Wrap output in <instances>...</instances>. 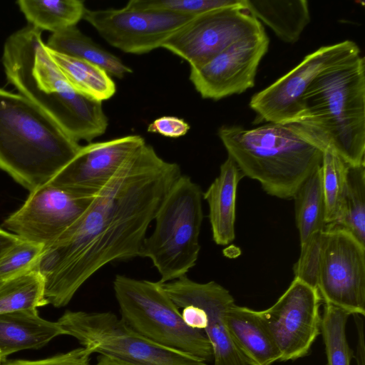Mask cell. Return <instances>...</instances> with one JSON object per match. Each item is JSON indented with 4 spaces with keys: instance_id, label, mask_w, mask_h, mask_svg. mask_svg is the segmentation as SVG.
Returning <instances> with one entry per match:
<instances>
[{
    "instance_id": "1",
    "label": "cell",
    "mask_w": 365,
    "mask_h": 365,
    "mask_svg": "<svg viewBox=\"0 0 365 365\" xmlns=\"http://www.w3.org/2000/svg\"><path fill=\"white\" fill-rule=\"evenodd\" d=\"M181 175L177 163L145 143L95 195L79 221L43 249L32 270L44 279L48 304L65 307L103 266L139 257L150 224Z\"/></svg>"
},
{
    "instance_id": "2",
    "label": "cell",
    "mask_w": 365,
    "mask_h": 365,
    "mask_svg": "<svg viewBox=\"0 0 365 365\" xmlns=\"http://www.w3.org/2000/svg\"><path fill=\"white\" fill-rule=\"evenodd\" d=\"M2 62L8 81L78 143L103 135L108 120L102 102L76 92L48 54L41 31L29 25L10 35Z\"/></svg>"
},
{
    "instance_id": "3",
    "label": "cell",
    "mask_w": 365,
    "mask_h": 365,
    "mask_svg": "<svg viewBox=\"0 0 365 365\" xmlns=\"http://www.w3.org/2000/svg\"><path fill=\"white\" fill-rule=\"evenodd\" d=\"M218 136L244 176L282 199H293L302 183L321 166L325 148L297 123H268L253 129L223 125Z\"/></svg>"
},
{
    "instance_id": "4",
    "label": "cell",
    "mask_w": 365,
    "mask_h": 365,
    "mask_svg": "<svg viewBox=\"0 0 365 365\" xmlns=\"http://www.w3.org/2000/svg\"><path fill=\"white\" fill-rule=\"evenodd\" d=\"M81 148L26 98L0 88V169L22 186L48 184Z\"/></svg>"
},
{
    "instance_id": "5",
    "label": "cell",
    "mask_w": 365,
    "mask_h": 365,
    "mask_svg": "<svg viewBox=\"0 0 365 365\" xmlns=\"http://www.w3.org/2000/svg\"><path fill=\"white\" fill-rule=\"evenodd\" d=\"M348 164L365 163V61L362 56L321 73L294 123Z\"/></svg>"
},
{
    "instance_id": "6",
    "label": "cell",
    "mask_w": 365,
    "mask_h": 365,
    "mask_svg": "<svg viewBox=\"0 0 365 365\" xmlns=\"http://www.w3.org/2000/svg\"><path fill=\"white\" fill-rule=\"evenodd\" d=\"M202 200L200 187L182 174L155 214V228L143 240L139 257L152 261L161 283L187 275L196 264L203 220Z\"/></svg>"
},
{
    "instance_id": "7",
    "label": "cell",
    "mask_w": 365,
    "mask_h": 365,
    "mask_svg": "<svg viewBox=\"0 0 365 365\" xmlns=\"http://www.w3.org/2000/svg\"><path fill=\"white\" fill-rule=\"evenodd\" d=\"M113 284L120 319L134 331L205 362L213 359L205 333L185 323L163 283L117 274Z\"/></svg>"
},
{
    "instance_id": "8",
    "label": "cell",
    "mask_w": 365,
    "mask_h": 365,
    "mask_svg": "<svg viewBox=\"0 0 365 365\" xmlns=\"http://www.w3.org/2000/svg\"><path fill=\"white\" fill-rule=\"evenodd\" d=\"M57 323L65 335L73 336L93 354L125 365H207L138 334L111 312L66 311Z\"/></svg>"
},
{
    "instance_id": "9",
    "label": "cell",
    "mask_w": 365,
    "mask_h": 365,
    "mask_svg": "<svg viewBox=\"0 0 365 365\" xmlns=\"http://www.w3.org/2000/svg\"><path fill=\"white\" fill-rule=\"evenodd\" d=\"M315 280L324 303L364 317L365 246L349 232L326 227L319 245Z\"/></svg>"
},
{
    "instance_id": "10",
    "label": "cell",
    "mask_w": 365,
    "mask_h": 365,
    "mask_svg": "<svg viewBox=\"0 0 365 365\" xmlns=\"http://www.w3.org/2000/svg\"><path fill=\"white\" fill-rule=\"evenodd\" d=\"M360 55L359 46L351 41L322 46L307 55L284 76L255 93L250 106L268 123H294L302 111V98L312 83L325 71Z\"/></svg>"
},
{
    "instance_id": "11",
    "label": "cell",
    "mask_w": 365,
    "mask_h": 365,
    "mask_svg": "<svg viewBox=\"0 0 365 365\" xmlns=\"http://www.w3.org/2000/svg\"><path fill=\"white\" fill-rule=\"evenodd\" d=\"M322 299L319 291L294 277L270 307L257 311L279 354V361L307 355L320 334Z\"/></svg>"
},
{
    "instance_id": "12",
    "label": "cell",
    "mask_w": 365,
    "mask_h": 365,
    "mask_svg": "<svg viewBox=\"0 0 365 365\" xmlns=\"http://www.w3.org/2000/svg\"><path fill=\"white\" fill-rule=\"evenodd\" d=\"M264 32L262 24L243 7L222 8L195 16L162 48L195 66L239 41Z\"/></svg>"
},
{
    "instance_id": "13",
    "label": "cell",
    "mask_w": 365,
    "mask_h": 365,
    "mask_svg": "<svg viewBox=\"0 0 365 365\" xmlns=\"http://www.w3.org/2000/svg\"><path fill=\"white\" fill-rule=\"evenodd\" d=\"M94 197L80 196L48 183L30 192L23 205L5 220L4 226L21 240L44 248L79 221Z\"/></svg>"
},
{
    "instance_id": "14",
    "label": "cell",
    "mask_w": 365,
    "mask_h": 365,
    "mask_svg": "<svg viewBox=\"0 0 365 365\" xmlns=\"http://www.w3.org/2000/svg\"><path fill=\"white\" fill-rule=\"evenodd\" d=\"M194 17L125 6L122 9H86L83 19L112 46L125 53L143 54L162 47Z\"/></svg>"
},
{
    "instance_id": "15",
    "label": "cell",
    "mask_w": 365,
    "mask_h": 365,
    "mask_svg": "<svg viewBox=\"0 0 365 365\" xmlns=\"http://www.w3.org/2000/svg\"><path fill=\"white\" fill-rule=\"evenodd\" d=\"M269 43L265 32L239 41L207 61L190 66V80L203 98L217 101L245 92L255 85Z\"/></svg>"
},
{
    "instance_id": "16",
    "label": "cell",
    "mask_w": 365,
    "mask_h": 365,
    "mask_svg": "<svg viewBox=\"0 0 365 365\" xmlns=\"http://www.w3.org/2000/svg\"><path fill=\"white\" fill-rule=\"evenodd\" d=\"M130 135L81 145L71 160L48 182L83 197H94L145 144Z\"/></svg>"
},
{
    "instance_id": "17",
    "label": "cell",
    "mask_w": 365,
    "mask_h": 365,
    "mask_svg": "<svg viewBox=\"0 0 365 365\" xmlns=\"http://www.w3.org/2000/svg\"><path fill=\"white\" fill-rule=\"evenodd\" d=\"M163 286L179 309L194 306L202 311V330L212 348L214 365H247L225 327V311L235 303L227 289L214 281L197 282L187 275Z\"/></svg>"
},
{
    "instance_id": "18",
    "label": "cell",
    "mask_w": 365,
    "mask_h": 365,
    "mask_svg": "<svg viewBox=\"0 0 365 365\" xmlns=\"http://www.w3.org/2000/svg\"><path fill=\"white\" fill-rule=\"evenodd\" d=\"M293 199L301 247L294 269L307 272L317 264L321 235L327 227L321 166L302 183Z\"/></svg>"
},
{
    "instance_id": "19",
    "label": "cell",
    "mask_w": 365,
    "mask_h": 365,
    "mask_svg": "<svg viewBox=\"0 0 365 365\" xmlns=\"http://www.w3.org/2000/svg\"><path fill=\"white\" fill-rule=\"evenodd\" d=\"M224 320L234 346L247 365H272L280 360L279 352L256 310L234 303L225 311Z\"/></svg>"
},
{
    "instance_id": "20",
    "label": "cell",
    "mask_w": 365,
    "mask_h": 365,
    "mask_svg": "<svg viewBox=\"0 0 365 365\" xmlns=\"http://www.w3.org/2000/svg\"><path fill=\"white\" fill-rule=\"evenodd\" d=\"M65 335L57 322L40 317L37 309L0 314V365L17 351L38 349Z\"/></svg>"
},
{
    "instance_id": "21",
    "label": "cell",
    "mask_w": 365,
    "mask_h": 365,
    "mask_svg": "<svg viewBox=\"0 0 365 365\" xmlns=\"http://www.w3.org/2000/svg\"><path fill=\"white\" fill-rule=\"evenodd\" d=\"M244 177L235 162L228 156L220 166L219 175L202 192L209 206L212 239L217 245H227L235 240L237 188Z\"/></svg>"
},
{
    "instance_id": "22",
    "label": "cell",
    "mask_w": 365,
    "mask_h": 365,
    "mask_svg": "<svg viewBox=\"0 0 365 365\" xmlns=\"http://www.w3.org/2000/svg\"><path fill=\"white\" fill-rule=\"evenodd\" d=\"M244 9L289 43L299 39L311 19L305 0H244Z\"/></svg>"
},
{
    "instance_id": "23",
    "label": "cell",
    "mask_w": 365,
    "mask_h": 365,
    "mask_svg": "<svg viewBox=\"0 0 365 365\" xmlns=\"http://www.w3.org/2000/svg\"><path fill=\"white\" fill-rule=\"evenodd\" d=\"M46 45L58 53L96 64L118 78L133 72L120 58L96 43L76 26L53 33Z\"/></svg>"
},
{
    "instance_id": "24",
    "label": "cell",
    "mask_w": 365,
    "mask_h": 365,
    "mask_svg": "<svg viewBox=\"0 0 365 365\" xmlns=\"http://www.w3.org/2000/svg\"><path fill=\"white\" fill-rule=\"evenodd\" d=\"M47 49L63 76L76 92L101 102L113 96L116 91L115 84L104 69L83 59L58 53L48 47Z\"/></svg>"
},
{
    "instance_id": "25",
    "label": "cell",
    "mask_w": 365,
    "mask_h": 365,
    "mask_svg": "<svg viewBox=\"0 0 365 365\" xmlns=\"http://www.w3.org/2000/svg\"><path fill=\"white\" fill-rule=\"evenodd\" d=\"M16 4L29 25L52 34L76 26L86 10L80 0H21Z\"/></svg>"
},
{
    "instance_id": "26",
    "label": "cell",
    "mask_w": 365,
    "mask_h": 365,
    "mask_svg": "<svg viewBox=\"0 0 365 365\" xmlns=\"http://www.w3.org/2000/svg\"><path fill=\"white\" fill-rule=\"evenodd\" d=\"M330 226L347 231L365 246V163L349 164L340 215Z\"/></svg>"
},
{
    "instance_id": "27",
    "label": "cell",
    "mask_w": 365,
    "mask_h": 365,
    "mask_svg": "<svg viewBox=\"0 0 365 365\" xmlns=\"http://www.w3.org/2000/svg\"><path fill=\"white\" fill-rule=\"evenodd\" d=\"M47 304L44 279L35 270L0 282V314L37 309Z\"/></svg>"
},
{
    "instance_id": "28",
    "label": "cell",
    "mask_w": 365,
    "mask_h": 365,
    "mask_svg": "<svg viewBox=\"0 0 365 365\" xmlns=\"http://www.w3.org/2000/svg\"><path fill=\"white\" fill-rule=\"evenodd\" d=\"M348 165L331 148L325 147L321 169L327 226L335 224L339 217Z\"/></svg>"
},
{
    "instance_id": "29",
    "label": "cell",
    "mask_w": 365,
    "mask_h": 365,
    "mask_svg": "<svg viewBox=\"0 0 365 365\" xmlns=\"http://www.w3.org/2000/svg\"><path fill=\"white\" fill-rule=\"evenodd\" d=\"M351 314L324 303L321 315L320 332L325 345L327 365H350L353 353L346 336V325Z\"/></svg>"
},
{
    "instance_id": "30",
    "label": "cell",
    "mask_w": 365,
    "mask_h": 365,
    "mask_svg": "<svg viewBox=\"0 0 365 365\" xmlns=\"http://www.w3.org/2000/svg\"><path fill=\"white\" fill-rule=\"evenodd\" d=\"M125 6L135 10L196 16L222 8H244V0H130Z\"/></svg>"
},
{
    "instance_id": "31",
    "label": "cell",
    "mask_w": 365,
    "mask_h": 365,
    "mask_svg": "<svg viewBox=\"0 0 365 365\" xmlns=\"http://www.w3.org/2000/svg\"><path fill=\"white\" fill-rule=\"evenodd\" d=\"M43 247L20 240L0 255V282L31 270Z\"/></svg>"
},
{
    "instance_id": "32",
    "label": "cell",
    "mask_w": 365,
    "mask_h": 365,
    "mask_svg": "<svg viewBox=\"0 0 365 365\" xmlns=\"http://www.w3.org/2000/svg\"><path fill=\"white\" fill-rule=\"evenodd\" d=\"M93 352L84 347L38 360L17 359L5 361L1 365H91Z\"/></svg>"
},
{
    "instance_id": "33",
    "label": "cell",
    "mask_w": 365,
    "mask_h": 365,
    "mask_svg": "<svg viewBox=\"0 0 365 365\" xmlns=\"http://www.w3.org/2000/svg\"><path fill=\"white\" fill-rule=\"evenodd\" d=\"M190 128L189 124L182 118L175 116H162L148 125V132L175 138L185 135Z\"/></svg>"
},
{
    "instance_id": "34",
    "label": "cell",
    "mask_w": 365,
    "mask_h": 365,
    "mask_svg": "<svg viewBox=\"0 0 365 365\" xmlns=\"http://www.w3.org/2000/svg\"><path fill=\"white\" fill-rule=\"evenodd\" d=\"M357 330L358 341L356 346V365H365V346L364 332V319L359 314H353Z\"/></svg>"
},
{
    "instance_id": "35",
    "label": "cell",
    "mask_w": 365,
    "mask_h": 365,
    "mask_svg": "<svg viewBox=\"0 0 365 365\" xmlns=\"http://www.w3.org/2000/svg\"><path fill=\"white\" fill-rule=\"evenodd\" d=\"M20 240L16 235L0 227V255Z\"/></svg>"
},
{
    "instance_id": "36",
    "label": "cell",
    "mask_w": 365,
    "mask_h": 365,
    "mask_svg": "<svg viewBox=\"0 0 365 365\" xmlns=\"http://www.w3.org/2000/svg\"><path fill=\"white\" fill-rule=\"evenodd\" d=\"M95 365H125L108 357L99 355Z\"/></svg>"
}]
</instances>
